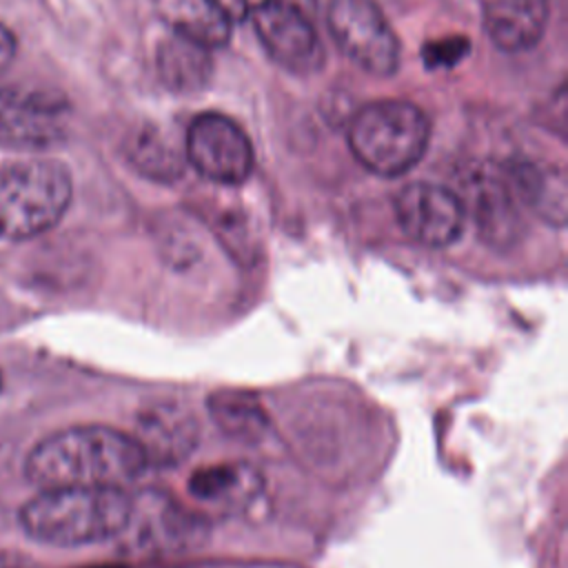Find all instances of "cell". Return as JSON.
Segmentation results:
<instances>
[{"instance_id":"cell-24","label":"cell","mask_w":568,"mask_h":568,"mask_svg":"<svg viewBox=\"0 0 568 568\" xmlns=\"http://www.w3.org/2000/svg\"><path fill=\"white\" fill-rule=\"evenodd\" d=\"M2 388H4V377H2V371H0V393H2Z\"/></svg>"},{"instance_id":"cell-20","label":"cell","mask_w":568,"mask_h":568,"mask_svg":"<svg viewBox=\"0 0 568 568\" xmlns=\"http://www.w3.org/2000/svg\"><path fill=\"white\" fill-rule=\"evenodd\" d=\"M16 51H18L16 36L11 33V29L7 24L0 22V71L13 62Z\"/></svg>"},{"instance_id":"cell-11","label":"cell","mask_w":568,"mask_h":568,"mask_svg":"<svg viewBox=\"0 0 568 568\" xmlns=\"http://www.w3.org/2000/svg\"><path fill=\"white\" fill-rule=\"evenodd\" d=\"M504 175L517 202L532 209L541 220L555 226L566 222V178L564 171L535 160H513Z\"/></svg>"},{"instance_id":"cell-9","label":"cell","mask_w":568,"mask_h":568,"mask_svg":"<svg viewBox=\"0 0 568 568\" xmlns=\"http://www.w3.org/2000/svg\"><path fill=\"white\" fill-rule=\"evenodd\" d=\"M67 104L51 91L0 87V144L44 149L64 135Z\"/></svg>"},{"instance_id":"cell-3","label":"cell","mask_w":568,"mask_h":568,"mask_svg":"<svg viewBox=\"0 0 568 568\" xmlns=\"http://www.w3.org/2000/svg\"><path fill=\"white\" fill-rule=\"evenodd\" d=\"M73 197L71 173L55 160H27L0 171V237L33 240L51 231Z\"/></svg>"},{"instance_id":"cell-15","label":"cell","mask_w":568,"mask_h":568,"mask_svg":"<svg viewBox=\"0 0 568 568\" xmlns=\"http://www.w3.org/2000/svg\"><path fill=\"white\" fill-rule=\"evenodd\" d=\"M126 162L144 178L173 182L184 173V144L175 142L162 126L142 124L124 142Z\"/></svg>"},{"instance_id":"cell-19","label":"cell","mask_w":568,"mask_h":568,"mask_svg":"<svg viewBox=\"0 0 568 568\" xmlns=\"http://www.w3.org/2000/svg\"><path fill=\"white\" fill-rule=\"evenodd\" d=\"M468 40L464 36H450V38H442L435 42L424 44L422 49V58L424 64H428L430 69H446L457 64L466 53H468Z\"/></svg>"},{"instance_id":"cell-10","label":"cell","mask_w":568,"mask_h":568,"mask_svg":"<svg viewBox=\"0 0 568 568\" xmlns=\"http://www.w3.org/2000/svg\"><path fill=\"white\" fill-rule=\"evenodd\" d=\"M464 191L481 237L493 246L513 244L521 231V217L504 171L477 166L468 175Z\"/></svg>"},{"instance_id":"cell-14","label":"cell","mask_w":568,"mask_h":568,"mask_svg":"<svg viewBox=\"0 0 568 568\" xmlns=\"http://www.w3.org/2000/svg\"><path fill=\"white\" fill-rule=\"evenodd\" d=\"M169 29L206 49L224 47L231 38L229 16L211 0H153Z\"/></svg>"},{"instance_id":"cell-17","label":"cell","mask_w":568,"mask_h":568,"mask_svg":"<svg viewBox=\"0 0 568 568\" xmlns=\"http://www.w3.org/2000/svg\"><path fill=\"white\" fill-rule=\"evenodd\" d=\"M209 410L217 426L229 435L244 442L262 437L266 430V413L246 393L220 390L209 397Z\"/></svg>"},{"instance_id":"cell-6","label":"cell","mask_w":568,"mask_h":568,"mask_svg":"<svg viewBox=\"0 0 568 568\" xmlns=\"http://www.w3.org/2000/svg\"><path fill=\"white\" fill-rule=\"evenodd\" d=\"M184 155L200 175L217 184H240L253 171L248 135L222 113H202L191 122Z\"/></svg>"},{"instance_id":"cell-5","label":"cell","mask_w":568,"mask_h":568,"mask_svg":"<svg viewBox=\"0 0 568 568\" xmlns=\"http://www.w3.org/2000/svg\"><path fill=\"white\" fill-rule=\"evenodd\" d=\"M328 31L339 51L373 75H390L399 64V40L373 0H333Z\"/></svg>"},{"instance_id":"cell-13","label":"cell","mask_w":568,"mask_h":568,"mask_svg":"<svg viewBox=\"0 0 568 568\" xmlns=\"http://www.w3.org/2000/svg\"><path fill=\"white\" fill-rule=\"evenodd\" d=\"M133 437L142 446L146 464H171L189 455L197 442V424L184 408L175 404H158L140 417L138 435Z\"/></svg>"},{"instance_id":"cell-23","label":"cell","mask_w":568,"mask_h":568,"mask_svg":"<svg viewBox=\"0 0 568 568\" xmlns=\"http://www.w3.org/2000/svg\"><path fill=\"white\" fill-rule=\"evenodd\" d=\"M0 568H36V566L13 552H0Z\"/></svg>"},{"instance_id":"cell-18","label":"cell","mask_w":568,"mask_h":568,"mask_svg":"<svg viewBox=\"0 0 568 568\" xmlns=\"http://www.w3.org/2000/svg\"><path fill=\"white\" fill-rule=\"evenodd\" d=\"M260 481L253 468L240 464H222L200 468L189 479V490L202 501H233L237 497H251Z\"/></svg>"},{"instance_id":"cell-16","label":"cell","mask_w":568,"mask_h":568,"mask_svg":"<svg viewBox=\"0 0 568 568\" xmlns=\"http://www.w3.org/2000/svg\"><path fill=\"white\" fill-rule=\"evenodd\" d=\"M158 73L169 91L195 93L209 84L213 62L206 47L173 36L158 49Z\"/></svg>"},{"instance_id":"cell-21","label":"cell","mask_w":568,"mask_h":568,"mask_svg":"<svg viewBox=\"0 0 568 568\" xmlns=\"http://www.w3.org/2000/svg\"><path fill=\"white\" fill-rule=\"evenodd\" d=\"M213 4H217L226 16H229V20L231 22H235V20H244L246 18V13H248V4H246V0H211Z\"/></svg>"},{"instance_id":"cell-1","label":"cell","mask_w":568,"mask_h":568,"mask_svg":"<svg viewBox=\"0 0 568 568\" xmlns=\"http://www.w3.org/2000/svg\"><path fill=\"white\" fill-rule=\"evenodd\" d=\"M133 435L102 424H80L42 437L24 459L38 488H124L146 468Z\"/></svg>"},{"instance_id":"cell-22","label":"cell","mask_w":568,"mask_h":568,"mask_svg":"<svg viewBox=\"0 0 568 568\" xmlns=\"http://www.w3.org/2000/svg\"><path fill=\"white\" fill-rule=\"evenodd\" d=\"M280 4H286L300 13H304L306 18H313L317 11V0H275Z\"/></svg>"},{"instance_id":"cell-7","label":"cell","mask_w":568,"mask_h":568,"mask_svg":"<svg viewBox=\"0 0 568 568\" xmlns=\"http://www.w3.org/2000/svg\"><path fill=\"white\" fill-rule=\"evenodd\" d=\"M251 22L266 53L291 73H315L324 64V47L311 18L280 4L262 0L251 9Z\"/></svg>"},{"instance_id":"cell-8","label":"cell","mask_w":568,"mask_h":568,"mask_svg":"<svg viewBox=\"0 0 568 568\" xmlns=\"http://www.w3.org/2000/svg\"><path fill=\"white\" fill-rule=\"evenodd\" d=\"M395 217L413 242L442 248L462 233L464 202L446 186L413 182L395 195Z\"/></svg>"},{"instance_id":"cell-2","label":"cell","mask_w":568,"mask_h":568,"mask_svg":"<svg viewBox=\"0 0 568 568\" xmlns=\"http://www.w3.org/2000/svg\"><path fill=\"white\" fill-rule=\"evenodd\" d=\"M135 504L124 488H40L18 513L20 528L49 546H87L122 535Z\"/></svg>"},{"instance_id":"cell-4","label":"cell","mask_w":568,"mask_h":568,"mask_svg":"<svg viewBox=\"0 0 568 568\" xmlns=\"http://www.w3.org/2000/svg\"><path fill=\"white\" fill-rule=\"evenodd\" d=\"M426 115L406 100L364 104L348 124V146L371 173L395 178L410 171L428 146Z\"/></svg>"},{"instance_id":"cell-12","label":"cell","mask_w":568,"mask_h":568,"mask_svg":"<svg viewBox=\"0 0 568 568\" xmlns=\"http://www.w3.org/2000/svg\"><path fill=\"white\" fill-rule=\"evenodd\" d=\"M548 24V0H490L484 27L495 47L519 53L535 47Z\"/></svg>"}]
</instances>
